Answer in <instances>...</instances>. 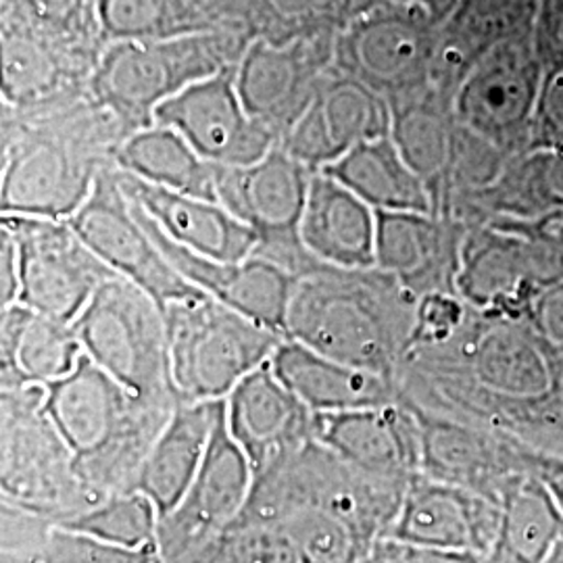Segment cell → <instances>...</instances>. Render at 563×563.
Instances as JSON below:
<instances>
[{
  "label": "cell",
  "instance_id": "cell-47",
  "mask_svg": "<svg viewBox=\"0 0 563 563\" xmlns=\"http://www.w3.org/2000/svg\"><path fill=\"white\" fill-rule=\"evenodd\" d=\"M20 251L15 239L0 225V309L20 302Z\"/></svg>",
  "mask_w": 563,
  "mask_h": 563
},
{
  "label": "cell",
  "instance_id": "cell-29",
  "mask_svg": "<svg viewBox=\"0 0 563 563\" xmlns=\"http://www.w3.org/2000/svg\"><path fill=\"white\" fill-rule=\"evenodd\" d=\"M269 367L313 413H344L399 402L395 380L325 357L288 336L269 360Z\"/></svg>",
  "mask_w": 563,
  "mask_h": 563
},
{
  "label": "cell",
  "instance_id": "cell-45",
  "mask_svg": "<svg viewBox=\"0 0 563 563\" xmlns=\"http://www.w3.org/2000/svg\"><path fill=\"white\" fill-rule=\"evenodd\" d=\"M532 44L543 67L563 63V0H541L532 25Z\"/></svg>",
  "mask_w": 563,
  "mask_h": 563
},
{
  "label": "cell",
  "instance_id": "cell-17",
  "mask_svg": "<svg viewBox=\"0 0 563 563\" xmlns=\"http://www.w3.org/2000/svg\"><path fill=\"white\" fill-rule=\"evenodd\" d=\"M155 123L178 130L202 159L218 167L253 165L278 146L276 136L246 111L236 67L197 81L163 102Z\"/></svg>",
  "mask_w": 563,
  "mask_h": 563
},
{
  "label": "cell",
  "instance_id": "cell-6",
  "mask_svg": "<svg viewBox=\"0 0 563 563\" xmlns=\"http://www.w3.org/2000/svg\"><path fill=\"white\" fill-rule=\"evenodd\" d=\"M251 41L232 30L172 41L113 42L90 80V95L134 132L155 123L163 102L241 63Z\"/></svg>",
  "mask_w": 563,
  "mask_h": 563
},
{
  "label": "cell",
  "instance_id": "cell-48",
  "mask_svg": "<svg viewBox=\"0 0 563 563\" xmlns=\"http://www.w3.org/2000/svg\"><path fill=\"white\" fill-rule=\"evenodd\" d=\"M397 543V541H395ZM401 563H481L483 555L467 551L434 549V547H416V544L397 543Z\"/></svg>",
  "mask_w": 563,
  "mask_h": 563
},
{
  "label": "cell",
  "instance_id": "cell-20",
  "mask_svg": "<svg viewBox=\"0 0 563 563\" xmlns=\"http://www.w3.org/2000/svg\"><path fill=\"white\" fill-rule=\"evenodd\" d=\"M413 413L422 430L423 476L501 505L507 490L532 474L534 453L520 444L476 426Z\"/></svg>",
  "mask_w": 563,
  "mask_h": 563
},
{
  "label": "cell",
  "instance_id": "cell-32",
  "mask_svg": "<svg viewBox=\"0 0 563 563\" xmlns=\"http://www.w3.org/2000/svg\"><path fill=\"white\" fill-rule=\"evenodd\" d=\"M225 401L180 402L142 465L136 490L165 518L176 509L201 470Z\"/></svg>",
  "mask_w": 563,
  "mask_h": 563
},
{
  "label": "cell",
  "instance_id": "cell-3",
  "mask_svg": "<svg viewBox=\"0 0 563 563\" xmlns=\"http://www.w3.org/2000/svg\"><path fill=\"white\" fill-rule=\"evenodd\" d=\"M418 299L380 267L344 269L320 263L297 278L286 336L395 380L416 325Z\"/></svg>",
  "mask_w": 563,
  "mask_h": 563
},
{
  "label": "cell",
  "instance_id": "cell-46",
  "mask_svg": "<svg viewBox=\"0 0 563 563\" xmlns=\"http://www.w3.org/2000/svg\"><path fill=\"white\" fill-rule=\"evenodd\" d=\"M530 320L549 341L563 349V280L549 286L537 299Z\"/></svg>",
  "mask_w": 563,
  "mask_h": 563
},
{
  "label": "cell",
  "instance_id": "cell-15",
  "mask_svg": "<svg viewBox=\"0 0 563 563\" xmlns=\"http://www.w3.org/2000/svg\"><path fill=\"white\" fill-rule=\"evenodd\" d=\"M67 222L113 274L136 284L162 309L205 295L181 278L146 232L121 188L115 165L102 172L88 201Z\"/></svg>",
  "mask_w": 563,
  "mask_h": 563
},
{
  "label": "cell",
  "instance_id": "cell-40",
  "mask_svg": "<svg viewBox=\"0 0 563 563\" xmlns=\"http://www.w3.org/2000/svg\"><path fill=\"white\" fill-rule=\"evenodd\" d=\"M159 522L162 516L153 501L141 490H128L107 497L63 528L123 549H146L157 547Z\"/></svg>",
  "mask_w": 563,
  "mask_h": 563
},
{
  "label": "cell",
  "instance_id": "cell-4",
  "mask_svg": "<svg viewBox=\"0 0 563 563\" xmlns=\"http://www.w3.org/2000/svg\"><path fill=\"white\" fill-rule=\"evenodd\" d=\"M44 409L69 446L81 483L99 499L136 490L142 465L174 409L141 401L86 355L46 386Z\"/></svg>",
  "mask_w": 563,
  "mask_h": 563
},
{
  "label": "cell",
  "instance_id": "cell-9",
  "mask_svg": "<svg viewBox=\"0 0 563 563\" xmlns=\"http://www.w3.org/2000/svg\"><path fill=\"white\" fill-rule=\"evenodd\" d=\"M84 355L141 401L176 409L167 330L159 302L118 274L71 323Z\"/></svg>",
  "mask_w": 563,
  "mask_h": 563
},
{
  "label": "cell",
  "instance_id": "cell-10",
  "mask_svg": "<svg viewBox=\"0 0 563 563\" xmlns=\"http://www.w3.org/2000/svg\"><path fill=\"white\" fill-rule=\"evenodd\" d=\"M443 18L432 9L378 0L336 36L334 67L363 81L388 104L434 88Z\"/></svg>",
  "mask_w": 563,
  "mask_h": 563
},
{
  "label": "cell",
  "instance_id": "cell-44",
  "mask_svg": "<svg viewBox=\"0 0 563 563\" xmlns=\"http://www.w3.org/2000/svg\"><path fill=\"white\" fill-rule=\"evenodd\" d=\"M467 302L460 295H428L418 299L416 309V325L411 334L409 351L416 346H428L443 342L462 325L467 318Z\"/></svg>",
  "mask_w": 563,
  "mask_h": 563
},
{
  "label": "cell",
  "instance_id": "cell-14",
  "mask_svg": "<svg viewBox=\"0 0 563 563\" xmlns=\"http://www.w3.org/2000/svg\"><path fill=\"white\" fill-rule=\"evenodd\" d=\"M20 251V305L74 323L113 272L69 222L0 216Z\"/></svg>",
  "mask_w": 563,
  "mask_h": 563
},
{
  "label": "cell",
  "instance_id": "cell-25",
  "mask_svg": "<svg viewBox=\"0 0 563 563\" xmlns=\"http://www.w3.org/2000/svg\"><path fill=\"white\" fill-rule=\"evenodd\" d=\"M467 225L434 213L378 211L376 267L416 297L457 295Z\"/></svg>",
  "mask_w": 563,
  "mask_h": 563
},
{
  "label": "cell",
  "instance_id": "cell-33",
  "mask_svg": "<svg viewBox=\"0 0 563 563\" xmlns=\"http://www.w3.org/2000/svg\"><path fill=\"white\" fill-rule=\"evenodd\" d=\"M378 0H218L223 25L249 41L288 44L339 36Z\"/></svg>",
  "mask_w": 563,
  "mask_h": 563
},
{
  "label": "cell",
  "instance_id": "cell-11",
  "mask_svg": "<svg viewBox=\"0 0 563 563\" xmlns=\"http://www.w3.org/2000/svg\"><path fill=\"white\" fill-rule=\"evenodd\" d=\"M563 280V244L520 223L467 228L457 295L472 309L505 318H530L537 299Z\"/></svg>",
  "mask_w": 563,
  "mask_h": 563
},
{
  "label": "cell",
  "instance_id": "cell-24",
  "mask_svg": "<svg viewBox=\"0 0 563 563\" xmlns=\"http://www.w3.org/2000/svg\"><path fill=\"white\" fill-rule=\"evenodd\" d=\"M316 441L386 481L409 484L422 474V430L416 413L402 402L316 413Z\"/></svg>",
  "mask_w": 563,
  "mask_h": 563
},
{
  "label": "cell",
  "instance_id": "cell-26",
  "mask_svg": "<svg viewBox=\"0 0 563 563\" xmlns=\"http://www.w3.org/2000/svg\"><path fill=\"white\" fill-rule=\"evenodd\" d=\"M2 104L36 109L88 92L99 57L48 41L20 25L0 23Z\"/></svg>",
  "mask_w": 563,
  "mask_h": 563
},
{
  "label": "cell",
  "instance_id": "cell-27",
  "mask_svg": "<svg viewBox=\"0 0 563 563\" xmlns=\"http://www.w3.org/2000/svg\"><path fill=\"white\" fill-rule=\"evenodd\" d=\"M120 181L130 202L184 249L225 263L246 262L255 255L257 234L232 216L222 202L172 192L123 172H120Z\"/></svg>",
  "mask_w": 563,
  "mask_h": 563
},
{
  "label": "cell",
  "instance_id": "cell-1",
  "mask_svg": "<svg viewBox=\"0 0 563 563\" xmlns=\"http://www.w3.org/2000/svg\"><path fill=\"white\" fill-rule=\"evenodd\" d=\"M395 384L413 411L563 457V349L530 318L470 307L446 341L407 353Z\"/></svg>",
  "mask_w": 563,
  "mask_h": 563
},
{
  "label": "cell",
  "instance_id": "cell-13",
  "mask_svg": "<svg viewBox=\"0 0 563 563\" xmlns=\"http://www.w3.org/2000/svg\"><path fill=\"white\" fill-rule=\"evenodd\" d=\"M543 71L532 32L493 48L463 76L455 120L509 157L528 155Z\"/></svg>",
  "mask_w": 563,
  "mask_h": 563
},
{
  "label": "cell",
  "instance_id": "cell-23",
  "mask_svg": "<svg viewBox=\"0 0 563 563\" xmlns=\"http://www.w3.org/2000/svg\"><path fill=\"white\" fill-rule=\"evenodd\" d=\"M499 530L501 505L420 474L407 486L390 541L486 555Z\"/></svg>",
  "mask_w": 563,
  "mask_h": 563
},
{
  "label": "cell",
  "instance_id": "cell-34",
  "mask_svg": "<svg viewBox=\"0 0 563 563\" xmlns=\"http://www.w3.org/2000/svg\"><path fill=\"white\" fill-rule=\"evenodd\" d=\"M115 167L165 190L220 202V167L202 159L192 144L169 125L153 123L134 132L118 151Z\"/></svg>",
  "mask_w": 563,
  "mask_h": 563
},
{
  "label": "cell",
  "instance_id": "cell-16",
  "mask_svg": "<svg viewBox=\"0 0 563 563\" xmlns=\"http://www.w3.org/2000/svg\"><path fill=\"white\" fill-rule=\"evenodd\" d=\"M336 36L288 44L253 41L236 65V86L253 120L276 141L292 130L316 97L323 76L334 67Z\"/></svg>",
  "mask_w": 563,
  "mask_h": 563
},
{
  "label": "cell",
  "instance_id": "cell-5",
  "mask_svg": "<svg viewBox=\"0 0 563 563\" xmlns=\"http://www.w3.org/2000/svg\"><path fill=\"white\" fill-rule=\"evenodd\" d=\"M409 484L367 474L316 439L253 476L239 518L274 522L292 507H318L374 547L390 539Z\"/></svg>",
  "mask_w": 563,
  "mask_h": 563
},
{
  "label": "cell",
  "instance_id": "cell-8",
  "mask_svg": "<svg viewBox=\"0 0 563 563\" xmlns=\"http://www.w3.org/2000/svg\"><path fill=\"white\" fill-rule=\"evenodd\" d=\"M163 318L180 402L225 401L286 339L207 295L163 307Z\"/></svg>",
  "mask_w": 563,
  "mask_h": 563
},
{
  "label": "cell",
  "instance_id": "cell-41",
  "mask_svg": "<svg viewBox=\"0 0 563 563\" xmlns=\"http://www.w3.org/2000/svg\"><path fill=\"white\" fill-rule=\"evenodd\" d=\"M178 563H302L278 523L236 518Z\"/></svg>",
  "mask_w": 563,
  "mask_h": 563
},
{
  "label": "cell",
  "instance_id": "cell-12",
  "mask_svg": "<svg viewBox=\"0 0 563 563\" xmlns=\"http://www.w3.org/2000/svg\"><path fill=\"white\" fill-rule=\"evenodd\" d=\"M313 174L278 144L262 162L220 167L218 178L220 202L257 234L253 257L274 263L295 278L320 265L301 241L302 211Z\"/></svg>",
  "mask_w": 563,
  "mask_h": 563
},
{
  "label": "cell",
  "instance_id": "cell-22",
  "mask_svg": "<svg viewBox=\"0 0 563 563\" xmlns=\"http://www.w3.org/2000/svg\"><path fill=\"white\" fill-rule=\"evenodd\" d=\"M225 426L253 476L316 439V413L282 384L269 363L228 395Z\"/></svg>",
  "mask_w": 563,
  "mask_h": 563
},
{
  "label": "cell",
  "instance_id": "cell-28",
  "mask_svg": "<svg viewBox=\"0 0 563 563\" xmlns=\"http://www.w3.org/2000/svg\"><path fill=\"white\" fill-rule=\"evenodd\" d=\"M378 211L325 172H316L301 220L305 249L325 265L376 267Z\"/></svg>",
  "mask_w": 563,
  "mask_h": 563
},
{
  "label": "cell",
  "instance_id": "cell-43",
  "mask_svg": "<svg viewBox=\"0 0 563 563\" xmlns=\"http://www.w3.org/2000/svg\"><path fill=\"white\" fill-rule=\"evenodd\" d=\"M555 151H563V63L544 67L530 136V153Z\"/></svg>",
  "mask_w": 563,
  "mask_h": 563
},
{
  "label": "cell",
  "instance_id": "cell-21",
  "mask_svg": "<svg viewBox=\"0 0 563 563\" xmlns=\"http://www.w3.org/2000/svg\"><path fill=\"white\" fill-rule=\"evenodd\" d=\"M132 207L146 232L157 242L167 262L176 267L184 280L199 288L207 297L286 336V313L297 284L292 274L262 257L225 263L197 255L172 241L134 202Z\"/></svg>",
  "mask_w": 563,
  "mask_h": 563
},
{
  "label": "cell",
  "instance_id": "cell-2",
  "mask_svg": "<svg viewBox=\"0 0 563 563\" xmlns=\"http://www.w3.org/2000/svg\"><path fill=\"white\" fill-rule=\"evenodd\" d=\"M132 134L90 90L36 109L0 102V216L71 220Z\"/></svg>",
  "mask_w": 563,
  "mask_h": 563
},
{
  "label": "cell",
  "instance_id": "cell-30",
  "mask_svg": "<svg viewBox=\"0 0 563 563\" xmlns=\"http://www.w3.org/2000/svg\"><path fill=\"white\" fill-rule=\"evenodd\" d=\"M539 4L541 0H455L441 25L434 88L455 99L476 60L532 32Z\"/></svg>",
  "mask_w": 563,
  "mask_h": 563
},
{
  "label": "cell",
  "instance_id": "cell-7",
  "mask_svg": "<svg viewBox=\"0 0 563 563\" xmlns=\"http://www.w3.org/2000/svg\"><path fill=\"white\" fill-rule=\"evenodd\" d=\"M44 393L42 386L0 390V501L65 526L101 501L81 483Z\"/></svg>",
  "mask_w": 563,
  "mask_h": 563
},
{
  "label": "cell",
  "instance_id": "cell-19",
  "mask_svg": "<svg viewBox=\"0 0 563 563\" xmlns=\"http://www.w3.org/2000/svg\"><path fill=\"white\" fill-rule=\"evenodd\" d=\"M390 130L393 111L383 95L332 67L280 146L322 172L363 142L390 136Z\"/></svg>",
  "mask_w": 563,
  "mask_h": 563
},
{
  "label": "cell",
  "instance_id": "cell-38",
  "mask_svg": "<svg viewBox=\"0 0 563 563\" xmlns=\"http://www.w3.org/2000/svg\"><path fill=\"white\" fill-rule=\"evenodd\" d=\"M563 539V514L537 474L514 484L501 501L497 544L522 563H547Z\"/></svg>",
  "mask_w": 563,
  "mask_h": 563
},
{
  "label": "cell",
  "instance_id": "cell-35",
  "mask_svg": "<svg viewBox=\"0 0 563 563\" xmlns=\"http://www.w3.org/2000/svg\"><path fill=\"white\" fill-rule=\"evenodd\" d=\"M376 211L434 213L428 186L390 136L367 141L322 169Z\"/></svg>",
  "mask_w": 563,
  "mask_h": 563
},
{
  "label": "cell",
  "instance_id": "cell-31",
  "mask_svg": "<svg viewBox=\"0 0 563 563\" xmlns=\"http://www.w3.org/2000/svg\"><path fill=\"white\" fill-rule=\"evenodd\" d=\"M84 357L74 325L23 305L0 309V390L51 386Z\"/></svg>",
  "mask_w": 563,
  "mask_h": 563
},
{
  "label": "cell",
  "instance_id": "cell-52",
  "mask_svg": "<svg viewBox=\"0 0 563 563\" xmlns=\"http://www.w3.org/2000/svg\"><path fill=\"white\" fill-rule=\"evenodd\" d=\"M547 563H563V539L562 543L555 547V551L551 553V558H549V562Z\"/></svg>",
  "mask_w": 563,
  "mask_h": 563
},
{
  "label": "cell",
  "instance_id": "cell-39",
  "mask_svg": "<svg viewBox=\"0 0 563 563\" xmlns=\"http://www.w3.org/2000/svg\"><path fill=\"white\" fill-rule=\"evenodd\" d=\"M0 23L32 30L99 59L107 48L99 0H0Z\"/></svg>",
  "mask_w": 563,
  "mask_h": 563
},
{
  "label": "cell",
  "instance_id": "cell-37",
  "mask_svg": "<svg viewBox=\"0 0 563 563\" xmlns=\"http://www.w3.org/2000/svg\"><path fill=\"white\" fill-rule=\"evenodd\" d=\"M99 20L107 46L228 30L218 0H99Z\"/></svg>",
  "mask_w": 563,
  "mask_h": 563
},
{
  "label": "cell",
  "instance_id": "cell-51",
  "mask_svg": "<svg viewBox=\"0 0 563 563\" xmlns=\"http://www.w3.org/2000/svg\"><path fill=\"white\" fill-rule=\"evenodd\" d=\"M0 563H38V560L20 558V555H0Z\"/></svg>",
  "mask_w": 563,
  "mask_h": 563
},
{
  "label": "cell",
  "instance_id": "cell-50",
  "mask_svg": "<svg viewBox=\"0 0 563 563\" xmlns=\"http://www.w3.org/2000/svg\"><path fill=\"white\" fill-rule=\"evenodd\" d=\"M362 563H401L399 547H397L395 541L386 539V541L378 544Z\"/></svg>",
  "mask_w": 563,
  "mask_h": 563
},
{
  "label": "cell",
  "instance_id": "cell-42",
  "mask_svg": "<svg viewBox=\"0 0 563 563\" xmlns=\"http://www.w3.org/2000/svg\"><path fill=\"white\" fill-rule=\"evenodd\" d=\"M38 563H159V551L157 547L123 549L55 526L42 547Z\"/></svg>",
  "mask_w": 563,
  "mask_h": 563
},
{
  "label": "cell",
  "instance_id": "cell-49",
  "mask_svg": "<svg viewBox=\"0 0 563 563\" xmlns=\"http://www.w3.org/2000/svg\"><path fill=\"white\" fill-rule=\"evenodd\" d=\"M532 474H537L543 481L563 514V457L534 455L532 457Z\"/></svg>",
  "mask_w": 563,
  "mask_h": 563
},
{
  "label": "cell",
  "instance_id": "cell-36",
  "mask_svg": "<svg viewBox=\"0 0 563 563\" xmlns=\"http://www.w3.org/2000/svg\"><path fill=\"white\" fill-rule=\"evenodd\" d=\"M390 139L399 146L405 162L428 186L432 205L437 207L457 134L453 97L439 88H430L413 99L390 104Z\"/></svg>",
  "mask_w": 563,
  "mask_h": 563
},
{
  "label": "cell",
  "instance_id": "cell-18",
  "mask_svg": "<svg viewBox=\"0 0 563 563\" xmlns=\"http://www.w3.org/2000/svg\"><path fill=\"white\" fill-rule=\"evenodd\" d=\"M253 486V470L228 432L225 411L197 478L180 504L159 522V563H178L234 522Z\"/></svg>",
  "mask_w": 563,
  "mask_h": 563
}]
</instances>
